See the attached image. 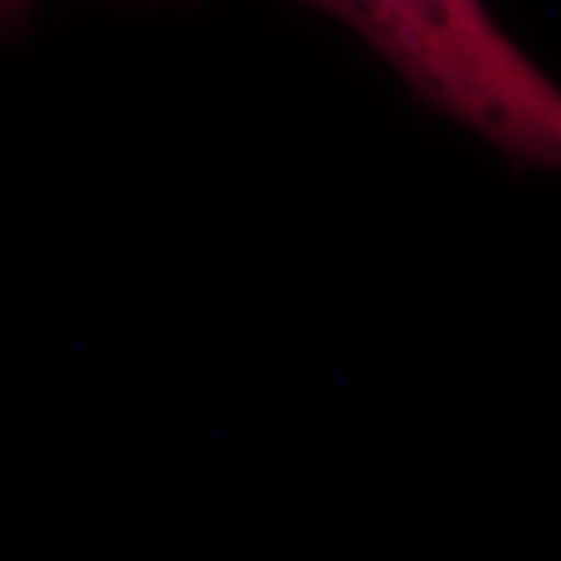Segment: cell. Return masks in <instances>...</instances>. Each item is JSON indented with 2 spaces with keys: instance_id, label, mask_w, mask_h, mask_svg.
I'll return each instance as SVG.
<instances>
[{
  "instance_id": "cell-2",
  "label": "cell",
  "mask_w": 561,
  "mask_h": 561,
  "mask_svg": "<svg viewBox=\"0 0 561 561\" xmlns=\"http://www.w3.org/2000/svg\"><path fill=\"white\" fill-rule=\"evenodd\" d=\"M35 7H38V0H0V38L16 35L20 28H25Z\"/></svg>"
},
{
  "instance_id": "cell-1",
  "label": "cell",
  "mask_w": 561,
  "mask_h": 561,
  "mask_svg": "<svg viewBox=\"0 0 561 561\" xmlns=\"http://www.w3.org/2000/svg\"><path fill=\"white\" fill-rule=\"evenodd\" d=\"M353 28L412 98L524 169L561 175V88L483 0H300Z\"/></svg>"
}]
</instances>
